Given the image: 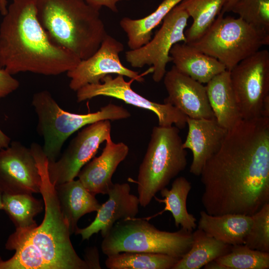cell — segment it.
<instances>
[{
    "label": "cell",
    "instance_id": "37",
    "mask_svg": "<svg viewBox=\"0 0 269 269\" xmlns=\"http://www.w3.org/2000/svg\"><path fill=\"white\" fill-rule=\"evenodd\" d=\"M240 0H229L223 7L221 12L225 13L227 12H230L234 5Z\"/></svg>",
    "mask_w": 269,
    "mask_h": 269
},
{
    "label": "cell",
    "instance_id": "3",
    "mask_svg": "<svg viewBox=\"0 0 269 269\" xmlns=\"http://www.w3.org/2000/svg\"><path fill=\"white\" fill-rule=\"evenodd\" d=\"M80 61L51 40L37 18L35 0H12L0 24V69L12 75L56 76Z\"/></svg>",
    "mask_w": 269,
    "mask_h": 269
},
{
    "label": "cell",
    "instance_id": "1",
    "mask_svg": "<svg viewBox=\"0 0 269 269\" xmlns=\"http://www.w3.org/2000/svg\"><path fill=\"white\" fill-rule=\"evenodd\" d=\"M200 176L209 215L252 216L269 203V118L243 120L228 130Z\"/></svg>",
    "mask_w": 269,
    "mask_h": 269
},
{
    "label": "cell",
    "instance_id": "16",
    "mask_svg": "<svg viewBox=\"0 0 269 269\" xmlns=\"http://www.w3.org/2000/svg\"><path fill=\"white\" fill-rule=\"evenodd\" d=\"M131 190L127 183L114 184L107 194L108 199L101 204L93 221L84 228H78L75 234L85 240L100 232L104 238L117 222L135 217L139 200Z\"/></svg>",
    "mask_w": 269,
    "mask_h": 269
},
{
    "label": "cell",
    "instance_id": "2",
    "mask_svg": "<svg viewBox=\"0 0 269 269\" xmlns=\"http://www.w3.org/2000/svg\"><path fill=\"white\" fill-rule=\"evenodd\" d=\"M30 149L41 176L44 218L39 225L16 228L8 237L5 248L15 253L5 261L0 257V269H90L72 244L68 224L49 179L48 160L42 147L35 142Z\"/></svg>",
    "mask_w": 269,
    "mask_h": 269
},
{
    "label": "cell",
    "instance_id": "11",
    "mask_svg": "<svg viewBox=\"0 0 269 269\" xmlns=\"http://www.w3.org/2000/svg\"><path fill=\"white\" fill-rule=\"evenodd\" d=\"M131 79L126 81L124 76L111 75L104 77L98 84H87L76 91L78 103L97 96H106L121 100L127 104L154 113L158 118V126L170 127L174 125L182 129L187 125V117L175 106L168 103H158L151 101L133 90Z\"/></svg>",
    "mask_w": 269,
    "mask_h": 269
},
{
    "label": "cell",
    "instance_id": "32",
    "mask_svg": "<svg viewBox=\"0 0 269 269\" xmlns=\"http://www.w3.org/2000/svg\"><path fill=\"white\" fill-rule=\"evenodd\" d=\"M19 82L4 69H0V98L16 90Z\"/></svg>",
    "mask_w": 269,
    "mask_h": 269
},
{
    "label": "cell",
    "instance_id": "31",
    "mask_svg": "<svg viewBox=\"0 0 269 269\" xmlns=\"http://www.w3.org/2000/svg\"><path fill=\"white\" fill-rule=\"evenodd\" d=\"M231 11L248 23L269 32V0H240Z\"/></svg>",
    "mask_w": 269,
    "mask_h": 269
},
{
    "label": "cell",
    "instance_id": "38",
    "mask_svg": "<svg viewBox=\"0 0 269 269\" xmlns=\"http://www.w3.org/2000/svg\"><path fill=\"white\" fill-rule=\"evenodd\" d=\"M7 10V0H0V12L2 15H4Z\"/></svg>",
    "mask_w": 269,
    "mask_h": 269
},
{
    "label": "cell",
    "instance_id": "8",
    "mask_svg": "<svg viewBox=\"0 0 269 269\" xmlns=\"http://www.w3.org/2000/svg\"><path fill=\"white\" fill-rule=\"evenodd\" d=\"M220 12L203 35L189 43L212 56L231 71L239 63L269 44V32L240 17L224 16Z\"/></svg>",
    "mask_w": 269,
    "mask_h": 269
},
{
    "label": "cell",
    "instance_id": "14",
    "mask_svg": "<svg viewBox=\"0 0 269 269\" xmlns=\"http://www.w3.org/2000/svg\"><path fill=\"white\" fill-rule=\"evenodd\" d=\"M41 178L30 149L17 141L0 149V191L9 194L38 193Z\"/></svg>",
    "mask_w": 269,
    "mask_h": 269
},
{
    "label": "cell",
    "instance_id": "15",
    "mask_svg": "<svg viewBox=\"0 0 269 269\" xmlns=\"http://www.w3.org/2000/svg\"><path fill=\"white\" fill-rule=\"evenodd\" d=\"M163 79L168 94L164 103L175 106L188 118H215L206 86L181 73L174 66L166 71Z\"/></svg>",
    "mask_w": 269,
    "mask_h": 269
},
{
    "label": "cell",
    "instance_id": "20",
    "mask_svg": "<svg viewBox=\"0 0 269 269\" xmlns=\"http://www.w3.org/2000/svg\"><path fill=\"white\" fill-rule=\"evenodd\" d=\"M61 211L71 234L75 233L79 219L86 214L97 212L101 204L79 180L54 186Z\"/></svg>",
    "mask_w": 269,
    "mask_h": 269
},
{
    "label": "cell",
    "instance_id": "6",
    "mask_svg": "<svg viewBox=\"0 0 269 269\" xmlns=\"http://www.w3.org/2000/svg\"><path fill=\"white\" fill-rule=\"evenodd\" d=\"M31 103L37 116V131L43 138L42 148L48 161L57 159L65 141L81 128L97 122L126 119L131 116L122 106L111 103L93 113L68 112L59 106L47 90L34 94Z\"/></svg>",
    "mask_w": 269,
    "mask_h": 269
},
{
    "label": "cell",
    "instance_id": "12",
    "mask_svg": "<svg viewBox=\"0 0 269 269\" xmlns=\"http://www.w3.org/2000/svg\"><path fill=\"white\" fill-rule=\"evenodd\" d=\"M110 120L95 122L85 127L72 139L61 156L48 161L49 179L54 186L74 179L81 168L96 153L100 145L111 136Z\"/></svg>",
    "mask_w": 269,
    "mask_h": 269
},
{
    "label": "cell",
    "instance_id": "18",
    "mask_svg": "<svg viewBox=\"0 0 269 269\" xmlns=\"http://www.w3.org/2000/svg\"><path fill=\"white\" fill-rule=\"evenodd\" d=\"M188 132L183 147L190 149L193 160L190 172L200 176L206 162L220 149L228 132L215 118L192 119L187 117Z\"/></svg>",
    "mask_w": 269,
    "mask_h": 269
},
{
    "label": "cell",
    "instance_id": "27",
    "mask_svg": "<svg viewBox=\"0 0 269 269\" xmlns=\"http://www.w3.org/2000/svg\"><path fill=\"white\" fill-rule=\"evenodd\" d=\"M180 258L157 253L122 252L107 256L109 269H173Z\"/></svg>",
    "mask_w": 269,
    "mask_h": 269
},
{
    "label": "cell",
    "instance_id": "13",
    "mask_svg": "<svg viewBox=\"0 0 269 269\" xmlns=\"http://www.w3.org/2000/svg\"><path fill=\"white\" fill-rule=\"evenodd\" d=\"M124 49L123 43L108 34L92 55L81 60L75 67L67 72L70 79L69 88L76 92L87 84L100 83L104 77L111 74L121 75L143 82V75H139L122 63L119 55Z\"/></svg>",
    "mask_w": 269,
    "mask_h": 269
},
{
    "label": "cell",
    "instance_id": "9",
    "mask_svg": "<svg viewBox=\"0 0 269 269\" xmlns=\"http://www.w3.org/2000/svg\"><path fill=\"white\" fill-rule=\"evenodd\" d=\"M243 120L269 117V52L260 50L230 71Z\"/></svg>",
    "mask_w": 269,
    "mask_h": 269
},
{
    "label": "cell",
    "instance_id": "24",
    "mask_svg": "<svg viewBox=\"0 0 269 269\" xmlns=\"http://www.w3.org/2000/svg\"><path fill=\"white\" fill-rule=\"evenodd\" d=\"M190 250L173 269H199L210 262L228 253L232 246L221 242L197 229L192 232Z\"/></svg>",
    "mask_w": 269,
    "mask_h": 269
},
{
    "label": "cell",
    "instance_id": "25",
    "mask_svg": "<svg viewBox=\"0 0 269 269\" xmlns=\"http://www.w3.org/2000/svg\"><path fill=\"white\" fill-rule=\"evenodd\" d=\"M182 0H163L154 11L142 18L133 19L123 17L120 25L127 34L130 50L138 48L149 42L151 39L152 30Z\"/></svg>",
    "mask_w": 269,
    "mask_h": 269
},
{
    "label": "cell",
    "instance_id": "35",
    "mask_svg": "<svg viewBox=\"0 0 269 269\" xmlns=\"http://www.w3.org/2000/svg\"><path fill=\"white\" fill-rule=\"evenodd\" d=\"M10 142V138L4 134L0 129V149L8 147Z\"/></svg>",
    "mask_w": 269,
    "mask_h": 269
},
{
    "label": "cell",
    "instance_id": "10",
    "mask_svg": "<svg viewBox=\"0 0 269 269\" xmlns=\"http://www.w3.org/2000/svg\"><path fill=\"white\" fill-rule=\"evenodd\" d=\"M189 18L178 4L165 16L160 29L153 38L142 46L126 52V59L134 68L152 66V79L160 82L166 72L167 64L172 61L170 51L173 45L186 42L185 29Z\"/></svg>",
    "mask_w": 269,
    "mask_h": 269
},
{
    "label": "cell",
    "instance_id": "23",
    "mask_svg": "<svg viewBox=\"0 0 269 269\" xmlns=\"http://www.w3.org/2000/svg\"><path fill=\"white\" fill-rule=\"evenodd\" d=\"M191 188V182L185 177L176 178L172 182L170 189L165 187L160 191L163 199L154 197L157 201L165 204L164 209L155 215L169 211L176 227L180 226L182 229L192 233L197 225L196 218L188 212L186 207L187 198Z\"/></svg>",
    "mask_w": 269,
    "mask_h": 269
},
{
    "label": "cell",
    "instance_id": "33",
    "mask_svg": "<svg viewBox=\"0 0 269 269\" xmlns=\"http://www.w3.org/2000/svg\"><path fill=\"white\" fill-rule=\"evenodd\" d=\"M89 265L90 269H101L99 262V255L96 248H91L85 252L84 259Z\"/></svg>",
    "mask_w": 269,
    "mask_h": 269
},
{
    "label": "cell",
    "instance_id": "36",
    "mask_svg": "<svg viewBox=\"0 0 269 269\" xmlns=\"http://www.w3.org/2000/svg\"><path fill=\"white\" fill-rule=\"evenodd\" d=\"M205 269H228L226 267L215 260L210 262L204 266Z\"/></svg>",
    "mask_w": 269,
    "mask_h": 269
},
{
    "label": "cell",
    "instance_id": "28",
    "mask_svg": "<svg viewBox=\"0 0 269 269\" xmlns=\"http://www.w3.org/2000/svg\"><path fill=\"white\" fill-rule=\"evenodd\" d=\"M3 210L16 228L37 225L34 217L44 207L43 200H38L30 194H9L2 193Z\"/></svg>",
    "mask_w": 269,
    "mask_h": 269
},
{
    "label": "cell",
    "instance_id": "5",
    "mask_svg": "<svg viewBox=\"0 0 269 269\" xmlns=\"http://www.w3.org/2000/svg\"><path fill=\"white\" fill-rule=\"evenodd\" d=\"M175 126L153 128L135 183L139 205L145 207L155 195L185 168L187 152Z\"/></svg>",
    "mask_w": 269,
    "mask_h": 269
},
{
    "label": "cell",
    "instance_id": "26",
    "mask_svg": "<svg viewBox=\"0 0 269 269\" xmlns=\"http://www.w3.org/2000/svg\"><path fill=\"white\" fill-rule=\"evenodd\" d=\"M229 0H182L178 5L193 19L185 31L186 42L199 38L215 20Z\"/></svg>",
    "mask_w": 269,
    "mask_h": 269
},
{
    "label": "cell",
    "instance_id": "34",
    "mask_svg": "<svg viewBox=\"0 0 269 269\" xmlns=\"http://www.w3.org/2000/svg\"><path fill=\"white\" fill-rule=\"evenodd\" d=\"M87 3L95 7L101 9L102 6H105L113 12L118 11L117 6V3L124 0H84Z\"/></svg>",
    "mask_w": 269,
    "mask_h": 269
},
{
    "label": "cell",
    "instance_id": "7",
    "mask_svg": "<svg viewBox=\"0 0 269 269\" xmlns=\"http://www.w3.org/2000/svg\"><path fill=\"white\" fill-rule=\"evenodd\" d=\"M101 243L107 256L122 252L165 254L181 258L190 249L192 232L182 228L176 232L157 229L142 218H129L117 222Z\"/></svg>",
    "mask_w": 269,
    "mask_h": 269
},
{
    "label": "cell",
    "instance_id": "22",
    "mask_svg": "<svg viewBox=\"0 0 269 269\" xmlns=\"http://www.w3.org/2000/svg\"><path fill=\"white\" fill-rule=\"evenodd\" d=\"M197 227L209 236L231 246L244 244L252 222V216L240 214L211 215L200 212Z\"/></svg>",
    "mask_w": 269,
    "mask_h": 269
},
{
    "label": "cell",
    "instance_id": "19",
    "mask_svg": "<svg viewBox=\"0 0 269 269\" xmlns=\"http://www.w3.org/2000/svg\"><path fill=\"white\" fill-rule=\"evenodd\" d=\"M169 54L178 71L201 84H207L215 76L227 70L217 59L187 43L175 44Z\"/></svg>",
    "mask_w": 269,
    "mask_h": 269
},
{
    "label": "cell",
    "instance_id": "4",
    "mask_svg": "<svg viewBox=\"0 0 269 269\" xmlns=\"http://www.w3.org/2000/svg\"><path fill=\"white\" fill-rule=\"evenodd\" d=\"M38 20L56 45L87 59L108 34L101 9L84 0H35Z\"/></svg>",
    "mask_w": 269,
    "mask_h": 269
},
{
    "label": "cell",
    "instance_id": "21",
    "mask_svg": "<svg viewBox=\"0 0 269 269\" xmlns=\"http://www.w3.org/2000/svg\"><path fill=\"white\" fill-rule=\"evenodd\" d=\"M208 101L217 123L229 130L243 119L232 87L230 71L215 76L206 86Z\"/></svg>",
    "mask_w": 269,
    "mask_h": 269
},
{
    "label": "cell",
    "instance_id": "29",
    "mask_svg": "<svg viewBox=\"0 0 269 269\" xmlns=\"http://www.w3.org/2000/svg\"><path fill=\"white\" fill-rule=\"evenodd\" d=\"M215 260L228 269L269 268V253L252 249L244 244L232 246L228 253Z\"/></svg>",
    "mask_w": 269,
    "mask_h": 269
},
{
    "label": "cell",
    "instance_id": "17",
    "mask_svg": "<svg viewBox=\"0 0 269 269\" xmlns=\"http://www.w3.org/2000/svg\"><path fill=\"white\" fill-rule=\"evenodd\" d=\"M129 148L121 142H114L111 137L106 140L101 154L87 162L77 177L92 194H107L113 186L112 178L118 165L127 156Z\"/></svg>",
    "mask_w": 269,
    "mask_h": 269
},
{
    "label": "cell",
    "instance_id": "39",
    "mask_svg": "<svg viewBox=\"0 0 269 269\" xmlns=\"http://www.w3.org/2000/svg\"><path fill=\"white\" fill-rule=\"evenodd\" d=\"M2 195V192L0 191V210H3V208Z\"/></svg>",
    "mask_w": 269,
    "mask_h": 269
},
{
    "label": "cell",
    "instance_id": "30",
    "mask_svg": "<svg viewBox=\"0 0 269 269\" xmlns=\"http://www.w3.org/2000/svg\"><path fill=\"white\" fill-rule=\"evenodd\" d=\"M252 222L244 244L254 250L269 253V203L252 216Z\"/></svg>",
    "mask_w": 269,
    "mask_h": 269
}]
</instances>
